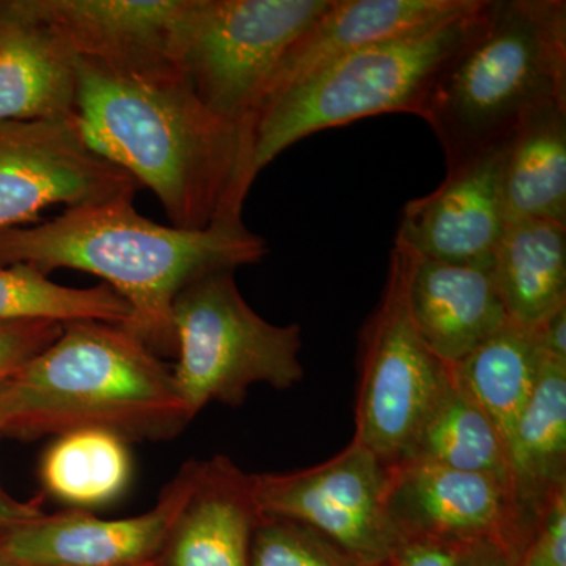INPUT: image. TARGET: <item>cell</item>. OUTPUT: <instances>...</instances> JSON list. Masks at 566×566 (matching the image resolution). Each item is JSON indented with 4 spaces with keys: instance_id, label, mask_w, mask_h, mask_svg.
Returning <instances> with one entry per match:
<instances>
[{
    "instance_id": "obj_1",
    "label": "cell",
    "mask_w": 566,
    "mask_h": 566,
    "mask_svg": "<svg viewBox=\"0 0 566 566\" xmlns=\"http://www.w3.org/2000/svg\"><path fill=\"white\" fill-rule=\"evenodd\" d=\"M76 71L85 140L155 192L170 226L243 221L259 177L252 123L205 106L178 66L126 71L76 59Z\"/></svg>"
},
{
    "instance_id": "obj_2",
    "label": "cell",
    "mask_w": 566,
    "mask_h": 566,
    "mask_svg": "<svg viewBox=\"0 0 566 566\" xmlns=\"http://www.w3.org/2000/svg\"><path fill=\"white\" fill-rule=\"evenodd\" d=\"M133 200L66 208L51 221L0 233V266L28 264L46 275L66 268L98 275L129 305L126 329L153 352L175 354L178 294L203 275L262 262L270 249L243 221L178 229L139 214Z\"/></svg>"
},
{
    "instance_id": "obj_3",
    "label": "cell",
    "mask_w": 566,
    "mask_h": 566,
    "mask_svg": "<svg viewBox=\"0 0 566 566\" xmlns=\"http://www.w3.org/2000/svg\"><path fill=\"white\" fill-rule=\"evenodd\" d=\"M191 422L172 370L123 324L70 322L0 381V436L35 439L104 430L169 439Z\"/></svg>"
},
{
    "instance_id": "obj_4",
    "label": "cell",
    "mask_w": 566,
    "mask_h": 566,
    "mask_svg": "<svg viewBox=\"0 0 566 566\" xmlns=\"http://www.w3.org/2000/svg\"><path fill=\"white\" fill-rule=\"evenodd\" d=\"M557 103L566 104V2L493 0L485 28L447 66L420 117L450 167Z\"/></svg>"
},
{
    "instance_id": "obj_5",
    "label": "cell",
    "mask_w": 566,
    "mask_h": 566,
    "mask_svg": "<svg viewBox=\"0 0 566 566\" xmlns=\"http://www.w3.org/2000/svg\"><path fill=\"white\" fill-rule=\"evenodd\" d=\"M493 0L419 31L368 44L271 99L253 120L259 174L304 137L371 115L422 114L458 52L485 28Z\"/></svg>"
},
{
    "instance_id": "obj_6",
    "label": "cell",
    "mask_w": 566,
    "mask_h": 566,
    "mask_svg": "<svg viewBox=\"0 0 566 566\" xmlns=\"http://www.w3.org/2000/svg\"><path fill=\"white\" fill-rule=\"evenodd\" d=\"M175 386L191 420L205 406H238L255 385L290 389L304 378L300 324L277 326L245 303L234 271L189 283L172 312Z\"/></svg>"
},
{
    "instance_id": "obj_7",
    "label": "cell",
    "mask_w": 566,
    "mask_h": 566,
    "mask_svg": "<svg viewBox=\"0 0 566 566\" xmlns=\"http://www.w3.org/2000/svg\"><path fill=\"white\" fill-rule=\"evenodd\" d=\"M333 0H189L177 65L212 112L252 123L283 55Z\"/></svg>"
},
{
    "instance_id": "obj_8",
    "label": "cell",
    "mask_w": 566,
    "mask_h": 566,
    "mask_svg": "<svg viewBox=\"0 0 566 566\" xmlns=\"http://www.w3.org/2000/svg\"><path fill=\"white\" fill-rule=\"evenodd\" d=\"M412 252L394 243L381 301L364 324L354 442L389 468L408 455L449 365L417 333L408 305Z\"/></svg>"
},
{
    "instance_id": "obj_9",
    "label": "cell",
    "mask_w": 566,
    "mask_h": 566,
    "mask_svg": "<svg viewBox=\"0 0 566 566\" xmlns=\"http://www.w3.org/2000/svg\"><path fill=\"white\" fill-rule=\"evenodd\" d=\"M251 476L262 515L315 528L359 565H385L405 543L387 510L390 468L357 442L314 468Z\"/></svg>"
},
{
    "instance_id": "obj_10",
    "label": "cell",
    "mask_w": 566,
    "mask_h": 566,
    "mask_svg": "<svg viewBox=\"0 0 566 566\" xmlns=\"http://www.w3.org/2000/svg\"><path fill=\"white\" fill-rule=\"evenodd\" d=\"M137 188L93 150L77 117L0 123V233L35 226L54 205L102 203Z\"/></svg>"
},
{
    "instance_id": "obj_11",
    "label": "cell",
    "mask_w": 566,
    "mask_h": 566,
    "mask_svg": "<svg viewBox=\"0 0 566 566\" xmlns=\"http://www.w3.org/2000/svg\"><path fill=\"white\" fill-rule=\"evenodd\" d=\"M387 510L403 539L493 546L516 564L528 542L512 480L501 476L403 461L390 468Z\"/></svg>"
},
{
    "instance_id": "obj_12",
    "label": "cell",
    "mask_w": 566,
    "mask_h": 566,
    "mask_svg": "<svg viewBox=\"0 0 566 566\" xmlns=\"http://www.w3.org/2000/svg\"><path fill=\"white\" fill-rule=\"evenodd\" d=\"M506 144L447 167L438 189L405 205L395 243L436 262L493 268L506 227L502 188Z\"/></svg>"
},
{
    "instance_id": "obj_13",
    "label": "cell",
    "mask_w": 566,
    "mask_h": 566,
    "mask_svg": "<svg viewBox=\"0 0 566 566\" xmlns=\"http://www.w3.org/2000/svg\"><path fill=\"white\" fill-rule=\"evenodd\" d=\"M199 461L181 465L144 515L103 520L85 512L46 515L0 534V549L25 566H129L153 562L196 483Z\"/></svg>"
},
{
    "instance_id": "obj_14",
    "label": "cell",
    "mask_w": 566,
    "mask_h": 566,
    "mask_svg": "<svg viewBox=\"0 0 566 566\" xmlns=\"http://www.w3.org/2000/svg\"><path fill=\"white\" fill-rule=\"evenodd\" d=\"M74 57L114 70L177 65L189 0H21Z\"/></svg>"
},
{
    "instance_id": "obj_15",
    "label": "cell",
    "mask_w": 566,
    "mask_h": 566,
    "mask_svg": "<svg viewBox=\"0 0 566 566\" xmlns=\"http://www.w3.org/2000/svg\"><path fill=\"white\" fill-rule=\"evenodd\" d=\"M260 516L251 474L227 457L199 461L191 494L153 565L249 566Z\"/></svg>"
},
{
    "instance_id": "obj_16",
    "label": "cell",
    "mask_w": 566,
    "mask_h": 566,
    "mask_svg": "<svg viewBox=\"0 0 566 566\" xmlns=\"http://www.w3.org/2000/svg\"><path fill=\"white\" fill-rule=\"evenodd\" d=\"M479 2L480 0H333V6L283 55L256 114L279 93L353 54L354 51L363 50L376 41L441 24L474 9Z\"/></svg>"
},
{
    "instance_id": "obj_17",
    "label": "cell",
    "mask_w": 566,
    "mask_h": 566,
    "mask_svg": "<svg viewBox=\"0 0 566 566\" xmlns=\"http://www.w3.org/2000/svg\"><path fill=\"white\" fill-rule=\"evenodd\" d=\"M408 305L436 357L457 365L510 323L493 268L450 264L412 253Z\"/></svg>"
},
{
    "instance_id": "obj_18",
    "label": "cell",
    "mask_w": 566,
    "mask_h": 566,
    "mask_svg": "<svg viewBox=\"0 0 566 566\" xmlns=\"http://www.w3.org/2000/svg\"><path fill=\"white\" fill-rule=\"evenodd\" d=\"M76 57L21 0H0V123L73 118Z\"/></svg>"
},
{
    "instance_id": "obj_19",
    "label": "cell",
    "mask_w": 566,
    "mask_h": 566,
    "mask_svg": "<svg viewBox=\"0 0 566 566\" xmlns=\"http://www.w3.org/2000/svg\"><path fill=\"white\" fill-rule=\"evenodd\" d=\"M509 463L531 538L553 495L566 488V363L545 353L534 392L509 447Z\"/></svg>"
},
{
    "instance_id": "obj_20",
    "label": "cell",
    "mask_w": 566,
    "mask_h": 566,
    "mask_svg": "<svg viewBox=\"0 0 566 566\" xmlns=\"http://www.w3.org/2000/svg\"><path fill=\"white\" fill-rule=\"evenodd\" d=\"M493 275L510 322L534 329L566 305V226L543 219L506 222Z\"/></svg>"
},
{
    "instance_id": "obj_21",
    "label": "cell",
    "mask_w": 566,
    "mask_h": 566,
    "mask_svg": "<svg viewBox=\"0 0 566 566\" xmlns=\"http://www.w3.org/2000/svg\"><path fill=\"white\" fill-rule=\"evenodd\" d=\"M502 188L506 222L543 219L566 226V104L536 111L512 134Z\"/></svg>"
},
{
    "instance_id": "obj_22",
    "label": "cell",
    "mask_w": 566,
    "mask_h": 566,
    "mask_svg": "<svg viewBox=\"0 0 566 566\" xmlns=\"http://www.w3.org/2000/svg\"><path fill=\"white\" fill-rule=\"evenodd\" d=\"M403 461L512 480L504 441L469 392L455 365H449L441 389Z\"/></svg>"
},
{
    "instance_id": "obj_23",
    "label": "cell",
    "mask_w": 566,
    "mask_h": 566,
    "mask_svg": "<svg viewBox=\"0 0 566 566\" xmlns=\"http://www.w3.org/2000/svg\"><path fill=\"white\" fill-rule=\"evenodd\" d=\"M542 360L536 331L510 322L455 365L469 392L501 434L506 455L517 420L534 392Z\"/></svg>"
},
{
    "instance_id": "obj_24",
    "label": "cell",
    "mask_w": 566,
    "mask_h": 566,
    "mask_svg": "<svg viewBox=\"0 0 566 566\" xmlns=\"http://www.w3.org/2000/svg\"><path fill=\"white\" fill-rule=\"evenodd\" d=\"M132 476L128 441L109 431L77 430L57 436L41 458L44 490L85 512L122 497Z\"/></svg>"
},
{
    "instance_id": "obj_25",
    "label": "cell",
    "mask_w": 566,
    "mask_h": 566,
    "mask_svg": "<svg viewBox=\"0 0 566 566\" xmlns=\"http://www.w3.org/2000/svg\"><path fill=\"white\" fill-rule=\"evenodd\" d=\"M129 305L109 285L71 289L28 264L0 266V324L104 322L126 326Z\"/></svg>"
},
{
    "instance_id": "obj_26",
    "label": "cell",
    "mask_w": 566,
    "mask_h": 566,
    "mask_svg": "<svg viewBox=\"0 0 566 566\" xmlns=\"http://www.w3.org/2000/svg\"><path fill=\"white\" fill-rule=\"evenodd\" d=\"M249 566H363L315 528L260 516L253 531Z\"/></svg>"
},
{
    "instance_id": "obj_27",
    "label": "cell",
    "mask_w": 566,
    "mask_h": 566,
    "mask_svg": "<svg viewBox=\"0 0 566 566\" xmlns=\"http://www.w3.org/2000/svg\"><path fill=\"white\" fill-rule=\"evenodd\" d=\"M517 566H566V488L543 510Z\"/></svg>"
},
{
    "instance_id": "obj_28",
    "label": "cell",
    "mask_w": 566,
    "mask_h": 566,
    "mask_svg": "<svg viewBox=\"0 0 566 566\" xmlns=\"http://www.w3.org/2000/svg\"><path fill=\"white\" fill-rule=\"evenodd\" d=\"M62 326L55 322L0 324V381L48 348L61 335Z\"/></svg>"
},
{
    "instance_id": "obj_29",
    "label": "cell",
    "mask_w": 566,
    "mask_h": 566,
    "mask_svg": "<svg viewBox=\"0 0 566 566\" xmlns=\"http://www.w3.org/2000/svg\"><path fill=\"white\" fill-rule=\"evenodd\" d=\"M486 546L439 538L405 539L395 556L381 566H464Z\"/></svg>"
},
{
    "instance_id": "obj_30",
    "label": "cell",
    "mask_w": 566,
    "mask_h": 566,
    "mask_svg": "<svg viewBox=\"0 0 566 566\" xmlns=\"http://www.w3.org/2000/svg\"><path fill=\"white\" fill-rule=\"evenodd\" d=\"M543 353L566 363V305L534 327Z\"/></svg>"
},
{
    "instance_id": "obj_31",
    "label": "cell",
    "mask_w": 566,
    "mask_h": 566,
    "mask_svg": "<svg viewBox=\"0 0 566 566\" xmlns=\"http://www.w3.org/2000/svg\"><path fill=\"white\" fill-rule=\"evenodd\" d=\"M43 515L40 501L20 502L0 488V534Z\"/></svg>"
},
{
    "instance_id": "obj_32",
    "label": "cell",
    "mask_w": 566,
    "mask_h": 566,
    "mask_svg": "<svg viewBox=\"0 0 566 566\" xmlns=\"http://www.w3.org/2000/svg\"><path fill=\"white\" fill-rule=\"evenodd\" d=\"M516 560L497 547L486 546L480 549L464 566H516Z\"/></svg>"
},
{
    "instance_id": "obj_33",
    "label": "cell",
    "mask_w": 566,
    "mask_h": 566,
    "mask_svg": "<svg viewBox=\"0 0 566 566\" xmlns=\"http://www.w3.org/2000/svg\"><path fill=\"white\" fill-rule=\"evenodd\" d=\"M0 566H25L20 564V562L14 560V558H11L9 554L3 553L2 549H0Z\"/></svg>"
},
{
    "instance_id": "obj_34",
    "label": "cell",
    "mask_w": 566,
    "mask_h": 566,
    "mask_svg": "<svg viewBox=\"0 0 566 566\" xmlns=\"http://www.w3.org/2000/svg\"><path fill=\"white\" fill-rule=\"evenodd\" d=\"M129 566H155V565H153V562H145V564H136V565H129Z\"/></svg>"
}]
</instances>
